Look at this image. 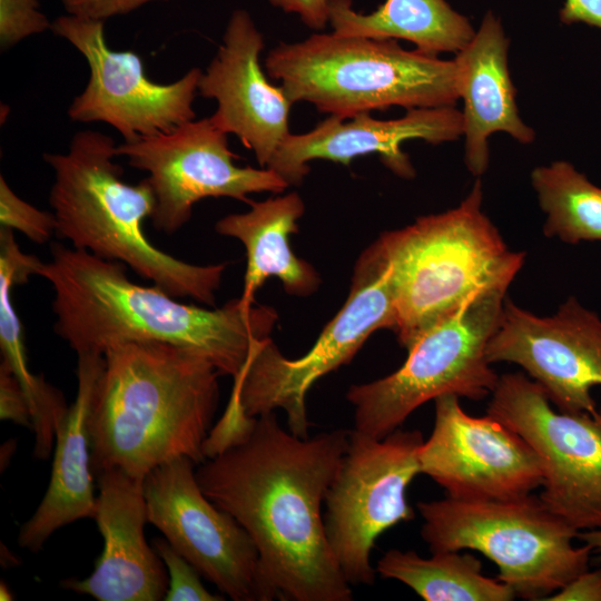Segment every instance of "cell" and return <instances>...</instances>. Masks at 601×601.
<instances>
[{
    "label": "cell",
    "instance_id": "obj_1",
    "mask_svg": "<svg viewBox=\"0 0 601 601\" xmlns=\"http://www.w3.org/2000/svg\"><path fill=\"white\" fill-rule=\"evenodd\" d=\"M348 439L344 428L298 437L273 412L197 467L205 495L253 539L266 601L353 600L322 515Z\"/></svg>",
    "mask_w": 601,
    "mask_h": 601
},
{
    "label": "cell",
    "instance_id": "obj_34",
    "mask_svg": "<svg viewBox=\"0 0 601 601\" xmlns=\"http://www.w3.org/2000/svg\"><path fill=\"white\" fill-rule=\"evenodd\" d=\"M559 17L565 24L585 23L601 29V0H565Z\"/></svg>",
    "mask_w": 601,
    "mask_h": 601
},
{
    "label": "cell",
    "instance_id": "obj_13",
    "mask_svg": "<svg viewBox=\"0 0 601 601\" xmlns=\"http://www.w3.org/2000/svg\"><path fill=\"white\" fill-rule=\"evenodd\" d=\"M51 30L83 56L90 70L86 88L68 108L72 121L106 122L124 141H135L196 118L199 68L170 83L154 82L138 55L108 47L105 21L67 13L52 21Z\"/></svg>",
    "mask_w": 601,
    "mask_h": 601
},
{
    "label": "cell",
    "instance_id": "obj_27",
    "mask_svg": "<svg viewBox=\"0 0 601 601\" xmlns=\"http://www.w3.org/2000/svg\"><path fill=\"white\" fill-rule=\"evenodd\" d=\"M0 224L18 230L37 244L48 242L56 234L53 213L40 210L21 199L0 176Z\"/></svg>",
    "mask_w": 601,
    "mask_h": 601
},
{
    "label": "cell",
    "instance_id": "obj_6",
    "mask_svg": "<svg viewBox=\"0 0 601 601\" xmlns=\"http://www.w3.org/2000/svg\"><path fill=\"white\" fill-rule=\"evenodd\" d=\"M265 68L292 104L306 101L342 119L393 106L455 107L460 99L454 59L405 50L394 39L317 32L279 42Z\"/></svg>",
    "mask_w": 601,
    "mask_h": 601
},
{
    "label": "cell",
    "instance_id": "obj_28",
    "mask_svg": "<svg viewBox=\"0 0 601 601\" xmlns=\"http://www.w3.org/2000/svg\"><path fill=\"white\" fill-rule=\"evenodd\" d=\"M154 550L165 563L169 584L166 601H223V595L209 592L200 581L198 571L165 539H154Z\"/></svg>",
    "mask_w": 601,
    "mask_h": 601
},
{
    "label": "cell",
    "instance_id": "obj_31",
    "mask_svg": "<svg viewBox=\"0 0 601 601\" xmlns=\"http://www.w3.org/2000/svg\"><path fill=\"white\" fill-rule=\"evenodd\" d=\"M69 14L105 21L155 1L169 0H59Z\"/></svg>",
    "mask_w": 601,
    "mask_h": 601
},
{
    "label": "cell",
    "instance_id": "obj_2",
    "mask_svg": "<svg viewBox=\"0 0 601 601\" xmlns=\"http://www.w3.org/2000/svg\"><path fill=\"white\" fill-rule=\"evenodd\" d=\"M37 275L53 288V329L77 355H104L128 342L166 343L199 353L234 378L278 318L274 308H245L238 298L214 309L181 303L156 285L131 282L122 263L60 243Z\"/></svg>",
    "mask_w": 601,
    "mask_h": 601
},
{
    "label": "cell",
    "instance_id": "obj_35",
    "mask_svg": "<svg viewBox=\"0 0 601 601\" xmlns=\"http://www.w3.org/2000/svg\"><path fill=\"white\" fill-rule=\"evenodd\" d=\"M577 539L584 544H588L592 553H595L601 559V529L581 531Z\"/></svg>",
    "mask_w": 601,
    "mask_h": 601
},
{
    "label": "cell",
    "instance_id": "obj_32",
    "mask_svg": "<svg viewBox=\"0 0 601 601\" xmlns=\"http://www.w3.org/2000/svg\"><path fill=\"white\" fill-rule=\"evenodd\" d=\"M544 601H601V568L582 571Z\"/></svg>",
    "mask_w": 601,
    "mask_h": 601
},
{
    "label": "cell",
    "instance_id": "obj_11",
    "mask_svg": "<svg viewBox=\"0 0 601 601\" xmlns=\"http://www.w3.org/2000/svg\"><path fill=\"white\" fill-rule=\"evenodd\" d=\"M486 414L540 457L545 505L579 532L601 529V408L560 412L536 382L515 372L500 375Z\"/></svg>",
    "mask_w": 601,
    "mask_h": 601
},
{
    "label": "cell",
    "instance_id": "obj_29",
    "mask_svg": "<svg viewBox=\"0 0 601 601\" xmlns=\"http://www.w3.org/2000/svg\"><path fill=\"white\" fill-rule=\"evenodd\" d=\"M51 28L52 22L40 11L37 0H0L1 50Z\"/></svg>",
    "mask_w": 601,
    "mask_h": 601
},
{
    "label": "cell",
    "instance_id": "obj_7",
    "mask_svg": "<svg viewBox=\"0 0 601 601\" xmlns=\"http://www.w3.org/2000/svg\"><path fill=\"white\" fill-rule=\"evenodd\" d=\"M416 508L432 552L479 551L522 599L544 601L589 569L592 550L574 545L579 531L532 493L503 500L446 496Z\"/></svg>",
    "mask_w": 601,
    "mask_h": 601
},
{
    "label": "cell",
    "instance_id": "obj_25",
    "mask_svg": "<svg viewBox=\"0 0 601 601\" xmlns=\"http://www.w3.org/2000/svg\"><path fill=\"white\" fill-rule=\"evenodd\" d=\"M531 184L546 216L545 236L566 244L601 242V187L565 160L535 167Z\"/></svg>",
    "mask_w": 601,
    "mask_h": 601
},
{
    "label": "cell",
    "instance_id": "obj_19",
    "mask_svg": "<svg viewBox=\"0 0 601 601\" xmlns=\"http://www.w3.org/2000/svg\"><path fill=\"white\" fill-rule=\"evenodd\" d=\"M95 476L99 493L93 520L104 548L90 575L63 579L59 585L98 601L164 600L169 577L145 538L148 520L144 480L117 469Z\"/></svg>",
    "mask_w": 601,
    "mask_h": 601
},
{
    "label": "cell",
    "instance_id": "obj_17",
    "mask_svg": "<svg viewBox=\"0 0 601 601\" xmlns=\"http://www.w3.org/2000/svg\"><path fill=\"white\" fill-rule=\"evenodd\" d=\"M264 38L246 10H235L217 53L201 72L198 93L216 100L209 117L221 131L236 135L266 167L290 134V100L268 82L259 63Z\"/></svg>",
    "mask_w": 601,
    "mask_h": 601
},
{
    "label": "cell",
    "instance_id": "obj_26",
    "mask_svg": "<svg viewBox=\"0 0 601 601\" xmlns=\"http://www.w3.org/2000/svg\"><path fill=\"white\" fill-rule=\"evenodd\" d=\"M13 230L0 229V347L4 359L18 378L29 402L41 393L42 375L30 372L23 342L22 325L12 300L16 285L26 284L31 275H37L41 260L24 254L13 237Z\"/></svg>",
    "mask_w": 601,
    "mask_h": 601
},
{
    "label": "cell",
    "instance_id": "obj_4",
    "mask_svg": "<svg viewBox=\"0 0 601 601\" xmlns=\"http://www.w3.org/2000/svg\"><path fill=\"white\" fill-rule=\"evenodd\" d=\"M116 147L108 135L81 130L67 152L43 155L53 170L49 204L56 235L73 248L129 266L176 298L214 306L226 265L189 264L149 242L142 223L155 210L154 189L148 178L124 181Z\"/></svg>",
    "mask_w": 601,
    "mask_h": 601
},
{
    "label": "cell",
    "instance_id": "obj_5",
    "mask_svg": "<svg viewBox=\"0 0 601 601\" xmlns=\"http://www.w3.org/2000/svg\"><path fill=\"white\" fill-rule=\"evenodd\" d=\"M482 204L477 179L457 207L418 217L374 242L390 266L393 331L402 347L479 293L509 288L522 268L525 254L508 247Z\"/></svg>",
    "mask_w": 601,
    "mask_h": 601
},
{
    "label": "cell",
    "instance_id": "obj_24",
    "mask_svg": "<svg viewBox=\"0 0 601 601\" xmlns=\"http://www.w3.org/2000/svg\"><path fill=\"white\" fill-rule=\"evenodd\" d=\"M376 573L397 580L425 601H511L514 591L497 578L482 573V562L463 551L432 552L391 549L376 563Z\"/></svg>",
    "mask_w": 601,
    "mask_h": 601
},
{
    "label": "cell",
    "instance_id": "obj_18",
    "mask_svg": "<svg viewBox=\"0 0 601 601\" xmlns=\"http://www.w3.org/2000/svg\"><path fill=\"white\" fill-rule=\"evenodd\" d=\"M345 120L329 115L308 132L289 134L266 167L288 185H299L309 173L311 160L348 166L356 157L377 154L395 175L410 179L415 169L401 148L404 141L422 139L439 145L463 136L462 111L454 106L410 109L403 117L388 120L375 119L370 112Z\"/></svg>",
    "mask_w": 601,
    "mask_h": 601
},
{
    "label": "cell",
    "instance_id": "obj_23",
    "mask_svg": "<svg viewBox=\"0 0 601 601\" xmlns=\"http://www.w3.org/2000/svg\"><path fill=\"white\" fill-rule=\"evenodd\" d=\"M329 23L337 36L406 40L430 56L457 53L475 33L445 0H385L368 14L356 12L353 0H331Z\"/></svg>",
    "mask_w": 601,
    "mask_h": 601
},
{
    "label": "cell",
    "instance_id": "obj_22",
    "mask_svg": "<svg viewBox=\"0 0 601 601\" xmlns=\"http://www.w3.org/2000/svg\"><path fill=\"white\" fill-rule=\"evenodd\" d=\"M248 205V211L227 215L215 226L218 234L236 238L245 247L247 266L238 297L242 306L252 307L257 290L272 276L282 280L288 294L306 296L315 292L317 273L293 253L289 244L305 210L300 196L289 193Z\"/></svg>",
    "mask_w": 601,
    "mask_h": 601
},
{
    "label": "cell",
    "instance_id": "obj_8",
    "mask_svg": "<svg viewBox=\"0 0 601 601\" xmlns=\"http://www.w3.org/2000/svg\"><path fill=\"white\" fill-rule=\"evenodd\" d=\"M508 288H492L467 299L407 348L395 372L355 384L346 394L354 406V430L384 439L424 403L453 394L472 401L491 395L500 375L486 356Z\"/></svg>",
    "mask_w": 601,
    "mask_h": 601
},
{
    "label": "cell",
    "instance_id": "obj_36",
    "mask_svg": "<svg viewBox=\"0 0 601 601\" xmlns=\"http://www.w3.org/2000/svg\"><path fill=\"white\" fill-rule=\"evenodd\" d=\"M13 599H14L13 593L10 591L9 587L3 581H1V583H0V600L1 601H8V600H13Z\"/></svg>",
    "mask_w": 601,
    "mask_h": 601
},
{
    "label": "cell",
    "instance_id": "obj_14",
    "mask_svg": "<svg viewBox=\"0 0 601 601\" xmlns=\"http://www.w3.org/2000/svg\"><path fill=\"white\" fill-rule=\"evenodd\" d=\"M195 465L178 456L145 476L148 523L223 594L234 601H266L253 539L205 495Z\"/></svg>",
    "mask_w": 601,
    "mask_h": 601
},
{
    "label": "cell",
    "instance_id": "obj_12",
    "mask_svg": "<svg viewBox=\"0 0 601 601\" xmlns=\"http://www.w3.org/2000/svg\"><path fill=\"white\" fill-rule=\"evenodd\" d=\"M116 155L148 173L156 205V230L171 235L191 217L195 204L207 197H230L249 204V194L282 193L289 185L274 170L239 167L227 134L210 118L189 120L175 129L135 141H124Z\"/></svg>",
    "mask_w": 601,
    "mask_h": 601
},
{
    "label": "cell",
    "instance_id": "obj_9",
    "mask_svg": "<svg viewBox=\"0 0 601 601\" xmlns=\"http://www.w3.org/2000/svg\"><path fill=\"white\" fill-rule=\"evenodd\" d=\"M394 327L391 270L373 243L355 265L345 304L305 355L287 358L270 337L254 345L245 367L234 377L244 413L257 417L282 408L289 432L307 437L305 401L313 384L349 363L372 333Z\"/></svg>",
    "mask_w": 601,
    "mask_h": 601
},
{
    "label": "cell",
    "instance_id": "obj_21",
    "mask_svg": "<svg viewBox=\"0 0 601 601\" xmlns=\"http://www.w3.org/2000/svg\"><path fill=\"white\" fill-rule=\"evenodd\" d=\"M77 356V395L56 433L49 485L18 534L19 546L32 553L41 551L55 531L80 519H93L96 512L88 417L105 357L97 353Z\"/></svg>",
    "mask_w": 601,
    "mask_h": 601
},
{
    "label": "cell",
    "instance_id": "obj_16",
    "mask_svg": "<svg viewBox=\"0 0 601 601\" xmlns=\"http://www.w3.org/2000/svg\"><path fill=\"white\" fill-rule=\"evenodd\" d=\"M459 398L434 400L433 430L417 454L420 472L462 500L512 499L541 487L543 467L533 449L491 415L467 414Z\"/></svg>",
    "mask_w": 601,
    "mask_h": 601
},
{
    "label": "cell",
    "instance_id": "obj_30",
    "mask_svg": "<svg viewBox=\"0 0 601 601\" xmlns=\"http://www.w3.org/2000/svg\"><path fill=\"white\" fill-rule=\"evenodd\" d=\"M0 418L29 427L32 431L27 396L4 359L0 364Z\"/></svg>",
    "mask_w": 601,
    "mask_h": 601
},
{
    "label": "cell",
    "instance_id": "obj_33",
    "mask_svg": "<svg viewBox=\"0 0 601 601\" xmlns=\"http://www.w3.org/2000/svg\"><path fill=\"white\" fill-rule=\"evenodd\" d=\"M286 13L297 14L313 30H323L329 22L331 0H268Z\"/></svg>",
    "mask_w": 601,
    "mask_h": 601
},
{
    "label": "cell",
    "instance_id": "obj_15",
    "mask_svg": "<svg viewBox=\"0 0 601 601\" xmlns=\"http://www.w3.org/2000/svg\"><path fill=\"white\" fill-rule=\"evenodd\" d=\"M486 356L513 363L563 413H595L591 391L601 386V318L569 297L551 316H538L505 298Z\"/></svg>",
    "mask_w": 601,
    "mask_h": 601
},
{
    "label": "cell",
    "instance_id": "obj_20",
    "mask_svg": "<svg viewBox=\"0 0 601 601\" xmlns=\"http://www.w3.org/2000/svg\"><path fill=\"white\" fill-rule=\"evenodd\" d=\"M509 45L501 20L487 11L471 41L454 58L463 100L464 161L477 177L489 167V138L494 132H505L523 145L535 139L534 129L519 115Z\"/></svg>",
    "mask_w": 601,
    "mask_h": 601
},
{
    "label": "cell",
    "instance_id": "obj_3",
    "mask_svg": "<svg viewBox=\"0 0 601 601\" xmlns=\"http://www.w3.org/2000/svg\"><path fill=\"white\" fill-rule=\"evenodd\" d=\"M88 417L93 476L117 469L145 476L160 464L206 457L220 373L191 349L158 342H128L105 351Z\"/></svg>",
    "mask_w": 601,
    "mask_h": 601
},
{
    "label": "cell",
    "instance_id": "obj_10",
    "mask_svg": "<svg viewBox=\"0 0 601 601\" xmlns=\"http://www.w3.org/2000/svg\"><path fill=\"white\" fill-rule=\"evenodd\" d=\"M418 430L397 428L384 439L349 431L347 449L325 495L324 531L331 551L351 585H372L371 552L376 539L410 521L414 511L406 490L420 474Z\"/></svg>",
    "mask_w": 601,
    "mask_h": 601
}]
</instances>
